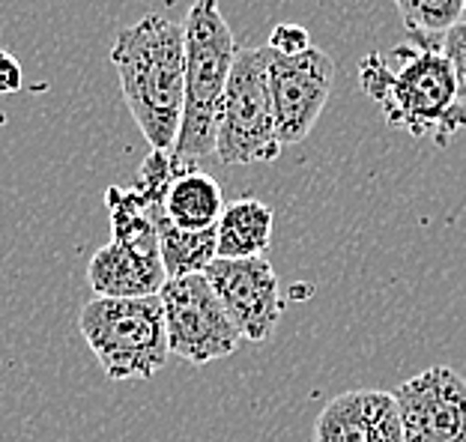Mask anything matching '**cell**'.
I'll use <instances>...</instances> for the list:
<instances>
[{
  "label": "cell",
  "mask_w": 466,
  "mask_h": 442,
  "mask_svg": "<svg viewBox=\"0 0 466 442\" xmlns=\"http://www.w3.org/2000/svg\"><path fill=\"white\" fill-rule=\"evenodd\" d=\"M359 87L395 129L412 138L449 146L466 129V108L458 96L451 63L433 42L398 45L389 55L370 51L359 63Z\"/></svg>",
  "instance_id": "1"
},
{
  "label": "cell",
  "mask_w": 466,
  "mask_h": 442,
  "mask_svg": "<svg viewBox=\"0 0 466 442\" xmlns=\"http://www.w3.org/2000/svg\"><path fill=\"white\" fill-rule=\"evenodd\" d=\"M111 66L135 126L153 150L171 153L183 123L186 36L162 13L123 27L111 45Z\"/></svg>",
  "instance_id": "2"
},
{
  "label": "cell",
  "mask_w": 466,
  "mask_h": 442,
  "mask_svg": "<svg viewBox=\"0 0 466 442\" xmlns=\"http://www.w3.org/2000/svg\"><path fill=\"white\" fill-rule=\"evenodd\" d=\"M186 36V96L171 162L177 174L216 156V120L225 96L237 42L218 9V0H195L183 21Z\"/></svg>",
  "instance_id": "3"
},
{
  "label": "cell",
  "mask_w": 466,
  "mask_h": 442,
  "mask_svg": "<svg viewBox=\"0 0 466 442\" xmlns=\"http://www.w3.org/2000/svg\"><path fill=\"white\" fill-rule=\"evenodd\" d=\"M81 338L108 380H150L167 365L171 347L158 296L90 299L78 314Z\"/></svg>",
  "instance_id": "4"
},
{
  "label": "cell",
  "mask_w": 466,
  "mask_h": 442,
  "mask_svg": "<svg viewBox=\"0 0 466 442\" xmlns=\"http://www.w3.org/2000/svg\"><path fill=\"white\" fill-rule=\"evenodd\" d=\"M267 75V45L239 48L218 105L216 159L221 165L275 162L281 156Z\"/></svg>",
  "instance_id": "5"
},
{
  "label": "cell",
  "mask_w": 466,
  "mask_h": 442,
  "mask_svg": "<svg viewBox=\"0 0 466 442\" xmlns=\"http://www.w3.org/2000/svg\"><path fill=\"white\" fill-rule=\"evenodd\" d=\"M158 299L165 311L167 347L177 359L204 367L239 350L242 335L228 317L216 290L209 287L207 276L167 278Z\"/></svg>",
  "instance_id": "6"
},
{
  "label": "cell",
  "mask_w": 466,
  "mask_h": 442,
  "mask_svg": "<svg viewBox=\"0 0 466 442\" xmlns=\"http://www.w3.org/2000/svg\"><path fill=\"white\" fill-rule=\"evenodd\" d=\"M269 96L275 111V132L281 146L302 144L320 120L335 84V63L323 48H309L296 57L267 48Z\"/></svg>",
  "instance_id": "7"
},
{
  "label": "cell",
  "mask_w": 466,
  "mask_h": 442,
  "mask_svg": "<svg viewBox=\"0 0 466 442\" xmlns=\"http://www.w3.org/2000/svg\"><path fill=\"white\" fill-rule=\"evenodd\" d=\"M228 317L237 326L242 341L267 344L281 320L284 299L272 263L267 257L225 260L216 257L204 272Z\"/></svg>",
  "instance_id": "8"
},
{
  "label": "cell",
  "mask_w": 466,
  "mask_h": 442,
  "mask_svg": "<svg viewBox=\"0 0 466 442\" xmlns=\"http://www.w3.org/2000/svg\"><path fill=\"white\" fill-rule=\"evenodd\" d=\"M395 401L407 442H466V380L433 365L398 386Z\"/></svg>",
  "instance_id": "9"
},
{
  "label": "cell",
  "mask_w": 466,
  "mask_h": 442,
  "mask_svg": "<svg viewBox=\"0 0 466 442\" xmlns=\"http://www.w3.org/2000/svg\"><path fill=\"white\" fill-rule=\"evenodd\" d=\"M165 266L158 255H141L120 246V242H105L90 257L87 284L99 299H144L158 296L165 287Z\"/></svg>",
  "instance_id": "10"
},
{
  "label": "cell",
  "mask_w": 466,
  "mask_h": 442,
  "mask_svg": "<svg viewBox=\"0 0 466 442\" xmlns=\"http://www.w3.org/2000/svg\"><path fill=\"white\" fill-rule=\"evenodd\" d=\"M272 225L275 213L258 197H242L225 206L218 225H216V242L218 257L225 260H248L263 257V251L272 242Z\"/></svg>",
  "instance_id": "11"
},
{
  "label": "cell",
  "mask_w": 466,
  "mask_h": 442,
  "mask_svg": "<svg viewBox=\"0 0 466 442\" xmlns=\"http://www.w3.org/2000/svg\"><path fill=\"white\" fill-rule=\"evenodd\" d=\"M165 204V201H162ZM153 206V221L158 234V257H162L167 278L204 276L209 263L218 257L216 227L209 230H183L165 216V206Z\"/></svg>",
  "instance_id": "12"
},
{
  "label": "cell",
  "mask_w": 466,
  "mask_h": 442,
  "mask_svg": "<svg viewBox=\"0 0 466 442\" xmlns=\"http://www.w3.org/2000/svg\"><path fill=\"white\" fill-rule=\"evenodd\" d=\"M165 216L183 230H209L218 225L225 213V195L216 176L204 174L200 167L177 174L165 195Z\"/></svg>",
  "instance_id": "13"
},
{
  "label": "cell",
  "mask_w": 466,
  "mask_h": 442,
  "mask_svg": "<svg viewBox=\"0 0 466 442\" xmlns=\"http://www.w3.org/2000/svg\"><path fill=\"white\" fill-rule=\"evenodd\" d=\"M314 442H368L365 422V388L344 392L317 416Z\"/></svg>",
  "instance_id": "14"
},
{
  "label": "cell",
  "mask_w": 466,
  "mask_h": 442,
  "mask_svg": "<svg viewBox=\"0 0 466 442\" xmlns=\"http://www.w3.org/2000/svg\"><path fill=\"white\" fill-rule=\"evenodd\" d=\"M400 21L419 39H442L454 25L463 21L466 0H391Z\"/></svg>",
  "instance_id": "15"
},
{
  "label": "cell",
  "mask_w": 466,
  "mask_h": 442,
  "mask_svg": "<svg viewBox=\"0 0 466 442\" xmlns=\"http://www.w3.org/2000/svg\"><path fill=\"white\" fill-rule=\"evenodd\" d=\"M365 422H368V442H407L395 395L365 388Z\"/></svg>",
  "instance_id": "16"
},
{
  "label": "cell",
  "mask_w": 466,
  "mask_h": 442,
  "mask_svg": "<svg viewBox=\"0 0 466 442\" xmlns=\"http://www.w3.org/2000/svg\"><path fill=\"white\" fill-rule=\"evenodd\" d=\"M177 180V167L171 162V153H162V150H153L147 159L141 162V171H137V183L135 188L141 192L144 197L150 201L162 204L167 188Z\"/></svg>",
  "instance_id": "17"
},
{
  "label": "cell",
  "mask_w": 466,
  "mask_h": 442,
  "mask_svg": "<svg viewBox=\"0 0 466 442\" xmlns=\"http://www.w3.org/2000/svg\"><path fill=\"white\" fill-rule=\"evenodd\" d=\"M440 48L451 63L454 81H458V96H461V105L466 108V21L454 25L449 34L440 39Z\"/></svg>",
  "instance_id": "18"
},
{
  "label": "cell",
  "mask_w": 466,
  "mask_h": 442,
  "mask_svg": "<svg viewBox=\"0 0 466 442\" xmlns=\"http://www.w3.org/2000/svg\"><path fill=\"white\" fill-rule=\"evenodd\" d=\"M267 48L275 51V55H284V57H296L302 51L311 48V39H309V30L302 25H293V21H284V25H275Z\"/></svg>",
  "instance_id": "19"
},
{
  "label": "cell",
  "mask_w": 466,
  "mask_h": 442,
  "mask_svg": "<svg viewBox=\"0 0 466 442\" xmlns=\"http://www.w3.org/2000/svg\"><path fill=\"white\" fill-rule=\"evenodd\" d=\"M25 84V69H21L18 57H13L9 51H0V96L18 93Z\"/></svg>",
  "instance_id": "20"
},
{
  "label": "cell",
  "mask_w": 466,
  "mask_h": 442,
  "mask_svg": "<svg viewBox=\"0 0 466 442\" xmlns=\"http://www.w3.org/2000/svg\"><path fill=\"white\" fill-rule=\"evenodd\" d=\"M463 21H466V4H463Z\"/></svg>",
  "instance_id": "21"
}]
</instances>
